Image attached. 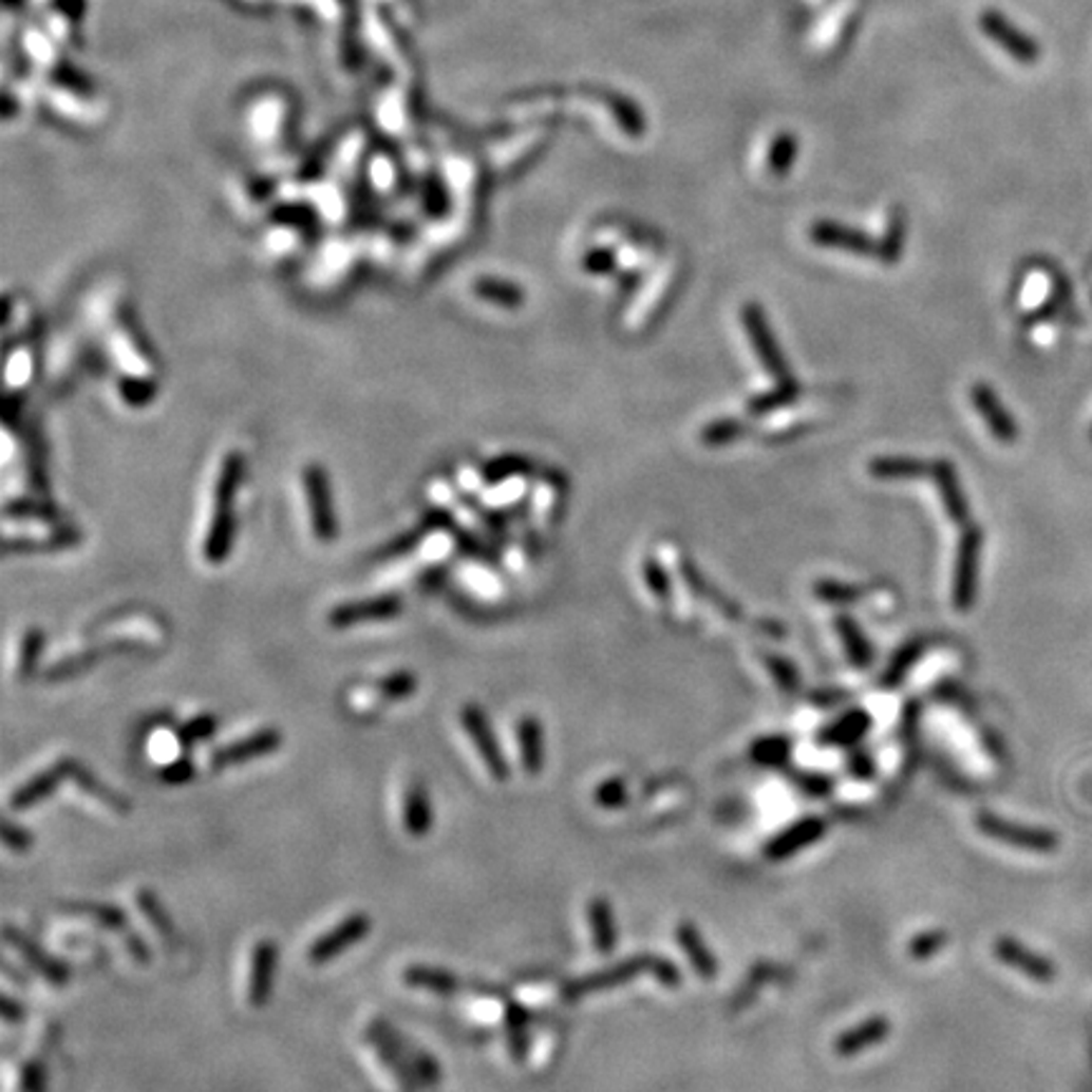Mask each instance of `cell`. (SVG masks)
I'll return each instance as SVG.
<instances>
[{"label":"cell","mask_w":1092,"mask_h":1092,"mask_svg":"<svg viewBox=\"0 0 1092 1092\" xmlns=\"http://www.w3.org/2000/svg\"><path fill=\"white\" fill-rule=\"evenodd\" d=\"M243 466L246 464H243L241 455L228 453L221 466V473H218L213 513H210L208 534H205L203 546V554L210 564L223 562L230 554V544H233V496L236 486L241 484Z\"/></svg>","instance_id":"obj_1"},{"label":"cell","mask_w":1092,"mask_h":1092,"mask_svg":"<svg viewBox=\"0 0 1092 1092\" xmlns=\"http://www.w3.org/2000/svg\"><path fill=\"white\" fill-rule=\"evenodd\" d=\"M741 321L743 330H747L751 344H754L756 357H759L761 368L774 377L776 382L792 380V372H789L787 357H784L779 342H776L772 326H769L767 314L756 301H749L741 309Z\"/></svg>","instance_id":"obj_2"},{"label":"cell","mask_w":1092,"mask_h":1092,"mask_svg":"<svg viewBox=\"0 0 1092 1092\" xmlns=\"http://www.w3.org/2000/svg\"><path fill=\"white\" fill-rule=\"evenodd\" d=\"M460 723H464L466 734L471 736L475 751H478L481 761L486 764V772L493 782H509L511 769L509 761H506L504 751L498 747V738L493 734V726L488 721L484 709L475 703H468L460 709Z\"/></svg>","instance_id":"obj_3"},{"label":"cell","mask_w":1092,"mask_h":1092,"mask_svg":"<svg viewBox=\"0 0 1092 1092\" xmlns=\"http://www.w3.org/2000/svg\"><path fill=\"white\" fill-rule=\"evenodd\" d=\"M976 827H979L981 834H986V837L999 840V843L1004 845L1021 847V850L1030 852H1052L1057 847L1055 832L1042 830V827L1019 825V822H1010L992 812L976 814Z\"/></svg>","instance_id":"obj_4"},{"label":"cell","mask_w":1092,"mask_h":1092,"mask_svg":"<svg viewBox=\"0 0 1092 1092\" xmlns=\"http://www.w3.org/2000/svg\"><path fill=\"white\" fill-rule=\"evenodd\" d=\"M301 484H304L306 504H309L314 536L319 542H332L337 536V516H334L330 475L319 464H309L301 471Z\"/></svg>","instance_id":"obj_5"},{"label":"cell","mask_w":1092,"mask_h":1092,"mask_svg":"<svg viewBox=\"0 0 1092 1092\" xmlns=\"http://www.w3.org/2000/svg\"><path fill=\"white\" fill-rule=\"evenodd\" d=\"M979 557H981V531L976 526H966L959 539L954 569V607L959 613H968L976 602V584H979Z\"/></svg>","instance_id":"obj_6"},{"label":"cell","mask_w":1092,"mask_h":1092,"mask_svg":"<svg viewBox=\"0 0 1092 1092\" xmlns=\"http://www.w3.org/2000/svg\"><path fill=\"white\" fill-rule=\"evenodd\" d=\"M653 959L655 956H633V959H625L620 963H615V966L609 968H600V972L589 974V976H582V979H575L569 981L567 986H564L562 997L567 1001H575L580 997H587V994H597V992H605V989H613V986H620V984H627V981L638 979V976L642 974H651L653 972Z\"/></svg>","instance_id":"obj_7"},{"label":"cell","mask_w":1092,"mask_h":1092,"mask_svg":"<svg viewBox=\"0 0 1092 1092\" xmlns=\"http://www.w3.org/2000/svg\"><path fill=\"white\" fill-rule=\"evenodd\" d=\"M372 928V918L368 914H352L346 916L344 921H339L330 934L319 936L317 941L309 946V961L314 966H321V963H330L342 956L346 948H352L355 943L368 938Z\"/></svg>","instance_id":"obj_8"},{"label":"cell","mask_w":1092,"mask_h":1092,"mask_svg":"<svg viewBox=\"0 0 1092 1092\" xmlns=\"http://www.w3.org/2000/svg\"><path fill=\"white\" fill-rule=\"evenodd\" d=\"M400 613H402L400 597L377 595V597H368V600L337 605L330 615H326V622H330L332 627L344 629V627H355V625H359V622L395 620Z\"/></svg>","instance_id":"obj_9"},{"label":"cell","mask_w":1092,"mask_h":1092,"mask_svg":"<svg viewBox=\"0 0 1092 1092\" xmlns=\"http://www.w3.org/2000/svg\"><path fill=\"white\" fill-rule=\"evenodd\" d=\"M281 743H284L281 731H276L268 726V729L256 731V734H250L246 738H238V741L228 743V747L215 749L213 756H210V767L228 769V767H236V764L261 759V756H268V754H274V751H279Z\"/></svg>","instance_id":"obj_10"},{"label":"cell","mask_w":1092,"mask_h":1092,"mask_svg":"<svg viewBox=\"0 0 1092 1092\" xmlns=\"http://www.w3.org/2000/svg\"><path fill=\"white\" fill-rule=\"evenodd\" d=\"M21 519V516H18ZM79 534L74 529H63L49 522H29L21 519V524L5 526V544L8 549H59V546L74 544Z\"/></svg>","instance_id":"obj_11"},{"label":"cell","mask_w":1092,"mask_h":1092,"mask_svg":"<svg viewBox=\"0 0 1092 1092\" xmlns=\"http://www.w3.org/2000/svg\"><path fill=\"white\" fill-rule=\"evenodd\" d=\"M276 961H279V946L271 941V938H263L253 946V956H250V974H248V1004L253 1010H261V1006L268 1004L274 992V976H276Z\"/></svg>","instance_id":"obj_12"},{"label":"cell","mask_w":1092,"mask_h":1092,"mask_svg":"<svg viewBox=\"0 0 1092 1092\" xmlns=\"http://www.w3.org/2000/svg\"><path fill=\"white\" fill-rule=\"evenodd\" d=\"M809 238H812L820 248L845 250V253H855V256L878 253V243L872 241L870 236H865L863 230H858V228L840 226V223H834V221H817L812 228H809Z\"/></svg>","instance_id":"obj_13"},{"label":"cell","mask_w":1092,"mask_h":1092,"mask_svg":"<svg viewBox=\"0 0 1092 1092\" xmlns=\"http://www.w3.org/2000/svg\"><path fill=\"white\" fill-rule=\"evenodd\" d=\"M825 830H827L825 822H822L820 817L799 820L796 825L787 827V830L776 834L772 843L764 847V858L774 860V863H779V860H787V858H794L796 852H802L805 847L814 845L817 840H822Z\"/></svg>","instance_id":"obj_14"},{"label":"cell","mask_w":1092,"mask_h":1092,"mask_svg":"<svg viewBox=\"0 0 1092 1092\" xmlns=\"http://www.w3.org/2000/svg\"><path fill=\"white\" fill-rule=\"evenodd\" d=\"M69 767H72V759H61V761H56L54 767H49L46 772H38L36 776H31L29 782L21 784V787L13 792L11 809H16V812H25V809L36 807L38 802L49 799V796L59 789V784L63 779H69Z\"/></svg>","instance_id":"obj_15"},{"label":"cell","mask_w":1092,"mask_h":1092,"mask_svg":"<svg viewBox=\"0 0 1092 1092\" xmlns=\"http://www.w3.org/2000/svg\"><path fill=\"white\" fill-rule=\"evenodd\" d=\"M930 475H934V481H936L938 496H941V504H943V511H946V516L954 524H959L966 529L968 504H966V496H963V491H961V481H959V473H956L954 464H950V460H943V458L936 460V464H930Z\"/></svg>","instance_id":"obj_16"},{"label":"cell","mask_w":1092,"mask_h":1092,"mask_svg":"<svg viewBox=\"0 0 1092 1092\" xmlns=\"http://www.w3.org/2000/svg\"><path fill=\"white\" fill-rule=\"evenodd\" d=\"M892 1030V1024L885 1017H880V1014H876V1017H867L860 1021V1024L850 1027V1030H845L843 1034H840L837 1039H834V1052H837V1057H858L863 1055L865 1050H870V1047H876L883 1042V1039H888V1034Z\"/></svg>","instance_id":"obj_17"},{"label":"cell","mask_w":1092,"mask_h":1092,"mask_svg":"<svg viewBox=\"0 0 1092 1092\" xmlns=\"http://www.w3.org/2000/svg\"><path fill=\"white\" fill-rule=\"evenodd\" d=\"M994 950H997V959L1001 963H1006V966L1017 968L1019 974L1030 976V979L1034 981H1052L1055 979V966H1052L1050 961L1042 959L1039 954H1034V950H1030L1024 946V943H1019L1017 938H999L997 946H994Z\"/></svg>","instance_id":"obj_18"},{"label":"cell","mask_w":1092,"mask_h":1092,"mask_svg":"<svg viewBox=\"0 0 1092 1092\" xmlns=\"http://www.w3.org/2000/svg\"><path fill=\"white\" fill-rule=\"evenodd\" d=\"M972 400H974L976 413L984 417V422L994 433V438L1001 443H1012L1014 438H1017V422H1014V417L1006 413L1004 404H1001V400L997 397V392L989 388L986 382L974 384Z\"/></svg>","instance_id":"obj_19"},{"label":"cell","mask_w":1092,"mask_h":1092,"mask_svg":"<svg viewBox=\"0 0 1092 1092\" xmlns=\"http://www.w3.org/2000/svg\"><path fill=\"white\" fill-rule=\"evenodd\" d=\"M981 25H984L986 34L992 36L1001 49L1010 51L1014 59H1019L1021 63L1037 61V56H1039L1037 43H1034L1030 36L1021 34L1019 29H1014V25L1006 21L1004 16H999V13H984Z\"/></svg>","instance_id":"obj_20"},{"label":"cell","mask_w":1092,"mask_h":1092,"mask_svg":"<svg viewBox=\"0 0 1092 1092\" xmlns=\"http://www.w3.org/2000/svg\"><path fill=\"white\" fill-rule=\"evenodd\" d=\"M516 741H519V759H522L524 772L529 776H539L544 769V726L536 716L526 713L516 723Z\"/></svg>","instance_id":"obj_21"},{"label":"cell","mask_w":1092,"mask_h":1092,"mask_svg":"<svg viewBox=\"0 0 1092 1092\" xmlns=\"http://www.w3.org/2000/svg\"><path fill=\"white\" fill-rule=\"evenodd\" d=\"M5 941H8L11 946L16 948L18 954H21L23 959L36 968L38 974L46 976L51 984H67V981H69V966H63V963H59L56 959H51L49 954H43V950L38 948L29 936L21 934V930L5 928Z\"/></svg>","instance_id":"obj_22"},{"label":"cell","mask_w":1092,"mask_h":1092,"mask_svg":"<svg viewBox=\"0 0 1092 1092\" xmlns=\"http://www.w3.org/2000/svg\"><path fill=\"white\" fill-rule=\"evenodd\" d=\"M402 825L410 837H426L433 827V805H430L428 789L420 782H413L404 792Z\"/></svg>","instance_id":"obj_23"},{"label":"cell","mask_w":1092,"mask_h":1092,"mask_svg":"<svg viewBox=\"0 0 1092 1092\" xmlns=\"http://www.w3.org/2000/svg\"><path fill=\"white\" fill-rule=\"evenodd\" d=\"M678 943L680 948L685 950V956H689L691 966L696 968V974L701 976V979L705 981H713L718 976V961L716 956L711 954V948L705 946L701 930H698L696 923L691 921H683L678 926Z\"/></svg>","instance_id":"obj_24"},{"label":"cell","mask_w":1092,"mask_h":1092,"mask_svg":"<svg viewBox=\"0 0 1092 1092\" xmlns=\"http://www.w3.org/2000/svg\"><path fill=\"white\" fill-rule=\"evenodd\" d=\"M587 918L589 926H592V941L595 948L600 950L602 956H609L618 946V921H615L613 903L607 898H592L587 905Z\"/></svg>","instance_id":"obj_25"},{"label":"cell","mask_w":1092,"mask_h":1092,"mask_svg":"<svg viewBox=\"0 0 1092 1092\" xmlns=\"http://www.w3.org/2000/svg\"><path fill=\"white\" fill-rule=\"evenodd\" d=\"M402 981L413 989H422V992L438 994V997H453L460 989L458 976L448 968H435V966H422V963H413L402 972Z\"/></svg>","instance_id":"obj_26"},{"label":"cell","mask_w":1092,"mask_h":1092,"mask_svg":"<svg viewBox=\"0 0 1092 1092\" xmlns=\"http://www.w3.org/2000/svg\"><path fill=\"white\" fill-rule=\"evenodd\" d=\"M870 723V713L863 709H852L847 711L845 716H840L832 726H827L820 738L822 743H832V747H852V743L860 741V738L867 734Z\"/></svg>","instance_id":"obj_27"},{"label":"cell","mask_w":1092,"mask_h":1092,"mask_svg":"<svg viewBox=\"0 0 1092 1092\" xmlns=\"http://www.w3.org/2000/svg\"><path fill=\"white\" fill-rule=\"evenodd\" d=\"M867 471L880 481H905L930 473V464L921 458H910V455H880L867 464Z\"/></svg>","instance_id":"obj_28"},{"label":"cell","mask_w":1092,"mask_h":1092,"mask_svg":"<svg viewBox=\"0 0 1092 1092\" xmlns=\"http://www.w3.org/2000/svg\"><path fill=\"white\" fill-rule=\"evenodd\" d=\"M69 779L79 784L83 792L92 794L94 799L105 802V805L112 809V812H117V814L130 812V802H127L125 796H119L117 792H112V789H109L107 784H101L92 772H89L87 767H83V764H79L76 759H72V767H69Z\"/></svg>","instance_id":"obj_29"},{"label":"cell","mask_w":1092,"mask_h":1092,"mask_svg":"<svg viewBox=\"0 0 1092 1092\" xmlns=\"http://www.w3.org/2000/svg\"><path fill=\"white\" fill-rule=\"evenodd\" d=\"M834 627H837L840 640H843L847 658L855 663V667L870 665L872 663V645L867 642L865 633L860 629L858 622L852 618H847V615H840V618L834 620Z\"/></svg>","instance_id":"obj_30"},{"label":"cell","mask_w":1092,"mask_h":1092,"mask_svg":"<svg viewBox=\"0 0 1092 1092\" xmlns=\"http://www.w3.org/2000/svg\"><path fill=\"white\" fill-rule=\"evenodd\" d=\"M473 291L478 294L484 301H491V304L504 306V309H519L524 304V291L516 284L504 279H493V276H486V279H475Z\"/></svg>","instance_id":"obj_31"},{"label":"cell","mask_w":1092,"mask_h":1092,"mask_svg":"<svg viewBox=\"0 0 1092 1092\" xmlns=\"http://www.w3.org/2000/svg\"><path fill=\"white\" fill-rule=\"evenodd\" d=\"M504 1019L511 1057L516 1059V1062H524L526 1055H529V1034H526V1030H529V1014L519 1004H509L504 1012Z\"/></svg>","instance_id":"obj_32"},{"label":"cell","mask_w":1092,"mask_h":1092,"mask_svg":"<svg viewBox=\"0 0 1092 1092\" xmlns=\"http://www.w3.org/2000/svg\"><path fill=\"white\" fill-rule=\"evenodd\" d=\"M923 653H926V645H923V640L905 642L901 651H898L890 658L888 671H885V676H883L885 689H896V685L901 683V680L908 676L910 671H914V665L923 658Z\"/></svg>","instance_id":"obj_33"},{"label":"cell","mask_w":1092,"mask_h":1092,"mask_svg":"<svg viewBox=\"0 0 1092 1092\" xmlns=\"http://www.w3.org/2000/svg\"><path fill=\"white\" fill-rule=\"evenodd\" d=\"M796 397H799V384H796V380L792 377V380H784V382H776L774 390L764 392V395L754 397L747 404V413L759 417V415H767L772 413V410H779L784 408V404H792Z\"/></svg>","instance_id":"obj_34"},{"label":"cell","mask_w":1092,"mask_h":1092,"mask_svg":"<svg viewBox=\"0 0 1092 1092\" xmlns=\"http://www.w3.org/2000/svg\"><path fill=\"white\" fill-rule=\"evenodd\" d=\"M372 691H375V696L380 698V701L397 703V701H404V698H410L417 691V678H415V673H410V671H397V673H390V676L377 680V683L372 685Z\"/></svg>","instance_id":"obj_35"},{"label":"cell","mask_w":1092,"mask_h":1092,"mask_svg":"<svg viewBox=\"0 0 1092 1092\" xmlns=\"http://www.w3.org/2000/svg\"><path fill=\"white\" fill-rule=\"evenodd\" d=\"M137 905H139V910H143V916L147 918V923H150V926L155 928L159 936H163V938L175 936V923H172V918L167 916L165 905L159 903V898L155 896V890H150V888L139 890L137 892Z\"/></svg>","instance_id":"obj_36"},{"label":"cell","mask_w":1092,"mask_h":1092,"mask_svg":"<svg viewBox=\"0 0 1092 1092\" xmlns=\"http://www.w3.org/2000/svg\"><path fill=\"white\" fill-rule=\"evenodd\" d=\"M747 433V426L743 420H736V417H721V420H713L701 430V443L709 448H723L729 443H734Z\"/></svg>","instance_id":"obj_37"},{"label":"cell","mask_w":1092,"mask_h":1092,"mask_svg":"<svg viewBox=\"0 0 1092 1092\" xmlns=\"http://www.w3.org/2000/svg\"><path fill=\"white\" fill-rule=\"evenodd\" d=\"M680 571H683V577H685V580H689V584H691L693 592L701 595V597H705V600L716 602L718 609H721L723 615H729V618H734V620L738 618V607L734 605V602L726 600V597H723L721 592H716V589H713L711 584L703 580L701 571H698L696 567H693V562H683V564H680Z\"/></svg>","instance_id":"obj_38"},{"label":"cell","mask_w":1092,"mask_h":1092,"mask_svg":"<svg viewBox=\"0 0 1092 1092\" xmlns=\"http://www.w3.org/2000/svg\"><path fill=\"white\" fill-rule=\"evenodd\" d=\"M67 910H72V914H79V916H87V918H94L96 923H101V926L109 928V930L127 928V916L121 914L119 908H114V905H107V903H72V905H67Z\"/></svg>","instance_id":"obj_39"},{"label":"cell","mask_w":1092,"mask_h":1092,"mask_svg":"<svg viewBox=\"0 0 1092 1092\" xmlns=\"http://www.w3.org/2000/svg\"><path fill=\"white\" fill-rule=\"evenodd\" d=\"M903 238H905V223L901 213H892L888 221V228H885L883 241L878 243V256L885 266H896L898 259L903 253Z\"/></svg>","instance_id":"obj_40"},{"label":"cell","mask_w":1092,"mask_h":1092,"mask_svg":"<svg viewBox=\"0 0 1092 1092\" xmlns=\"http://www.w3.org/2000/svg\"><path fill=\"white\" fill-rule=\"evenodd\" d=\"M948 941H950V936L943 928L923 930V934H918L908 941V956L916 961L934 959L936 954H941L943 946H946Z\"/></svg>","instance_id":"obj_41"},{"label":"cell","mask_w":1092,"mask_h":1092,"mask_svg":"<svg viewBox=\"0 0 1092 1092\" xmlns=\"http://www.w3.org/2000/svg\"><path fill=\"white\" fill-rule=\"evenodd\" d=\"M814 595H817L822 602H830V605L843 607V605H852V602H858L860 597L865 595V589L858 587V584L820 580L817 584H814Z\"/></svg>","instance_id":"obj_42"},{"label":"cell","mask_w":1092,"mask_h":1092,"mask_svg":"<svg viewBox=\"0 0 1092 1092\" xmlns=\"http://www.w3.org/2000/svg\"><path fill=\"white\" fill-rule=\"evenodd\" d=\"M789 749H792V743L784 736H767L751 747V756H754V761L764 764V767H772V764L787 761Z\"/></svg>","instance_id":"obj_43"},{"label":"cell","mask_w":1092,"mask_h":1092,"mask_svg":"<svg viewBox=\"0 0 1092 1092\" xmlns=\"http://www.w3.org/2000/svg\"><path fill=\"white\" fill-rule=\"evenodd\" d=\"M31 377H34V357H31L29 350H18L16 355L8 357V368H5L8 388L21 390L23 384H29Z\"/></svg>","instance_id":"obj_44"},{"label":"cell","mask_w":1092,"mask_h":1092,"mask_svg":"<svg viewBox=\"0 0 1092 1092\" xmlns=\"http://www.w3.org/2000/svg\"><path fill=\"white\" fill-rule=\"evenodd\" d=\"M767 667L772 673L774 683L779 685L784 693H796L799 691V673H796L794 663H789L782 655H767Z\"/></svg>","instance_id":"obj_45"},{"label":"cell","mask_w":1092,"mask_h":1092,"mask_svg":"<svg viewBox=\"0 0 1092 1092\" xmlns=\"http://www.w3.org/2000/svg\"><path fill=\"white\" fill-rule=\"evenodd\" d=\"M484 471H486V478L491 481V484H496V481L516 478V475L529 473V460L519 458V455H506V458H498V460H493V464L484 466Z\"/></svg>","instance_id":"obj_46"},{"label":"cell","mask_w":1092,"mask_h":1092,"mask_svg":"<svg viewBox=\"0 0 1092 1092\" xmlns=\"http://www.w3.org/2000/svg\"><path fill=\"white\" fill-rule=\"evenodd\" d=\"M43 651V635L38 629H29L21 645V660H18V676H31L36 671L38 658Z\"/></svg>","instance_id":"obj_47"},{"label":"cell","mask_w":1092,"mask_h":1092,"mask_svg":"<svg viewBox=\"0 0 1092 1092\" xmlns=\"http://www.w3.org/2000/svg\"><path fill=\"white\" fill-rule=\"evenodd\" d=\"M215 716L210 713H203V716H195L180 729V741H183L185 749H190L195 741H203V738H210L215 734Z\"/></svg>","instance_id":"obj_48"},{"label":"cell","mask_w":1092,"mask_h":1092,"mask_svg":"<svg viewBox=\"0 0 1092 1092\" xmlns=\"http://www.w3.org/2000/svg\"><path fill=\"white\" fill-rule=\"evenodd\" d=\"M642 577H645L647 589H651L658 600H671V577L660 567V562L645 559V562H642Z\"/></svg>","instance_id":"obj_49"},{"label":"cell","mask_w":1092,"mask_h":1092,"mask_svg":"<svg viewBox=\"0 0 1092 1092\" xmlns=\"http://www.w3.org/2000/svg\"><path fill=\"white\" fill-rule=\"evenodd\" d=\"M595 802L605 809H618L627 802V789L625 782L620 776H613V779H605L600 787L595 789Z\"/></svg>","instance_id":"obj_50"},{"label":"cell","mask_w":1092,"mask_h":1092,"mask_svg":"<svg viewBox=\"0 0 1092 1092\" xmlns=\"http://www.w3.org/2000/svg\"><path fill=\"white\" fill-rule=\"evenodd\" d=\"M794 152H796V145L792 137H779L776 139V145L772 147V155H769V167L776 172V175H784V172L789 170L794 163Z\"/></svg>","instance_id":"obj_51"},{"label":"cell","mask_w":1092,"mask_h":1092,"mask_svg":"<svg viewBox=\"0 0 1092 1092\" xmlns=\"http://www.w3.org/2000/svg\"><path fill=\"white\" fill-rule=\"evenodd\" d=\"M3 843H5V847H8L11 852H18V855H23V852H29L31 845H34V837H31V832L25 830V827H18V825H13V822H5V825H3Z\"/></svg>","instance_id":"obj_52"},{"label":"cell","mask_w":1092,"mask_h":1092,"mask_svg":"<svg viewBox=\"0 0 1092 1092\" xmlns=\"http://www.w3.org/2000/svg\"><path fill=\"white\" fill-rule=\"evenodd\" d=\"M584 271L589 274H609L615 271V253L607 248H595L592 253L584 256Z\"/></svg>","instance_id":"obj_53"},{"label":"cell","mask_w":1092,"mask_h":1092,"mask_svg":"<svg viewBox=\"0 0 1092 1092\" xmlns=\"http://www.w3.org/2000/svg\"><path fill=\"white\" fill-rule=\"evenodd\" d=\"M192 774H195V769H192V761L190 759H177V761H172L170 767H165L163 772H159V779L175 787V784L190 782Z\"/></svg>","instance_id":"obj_54"},{"label":"cell","mask_w":1092,"mask_h":1092,"mask_svg":"<svg viewBox=\"0 0 1092 1092\" xmlns=\"http://www.w3.org/2000/svg\"><path fill=\"white\" fill-rule=\"evenodd\" d=\"M651 974L663 986H678L680 984V972H678L676 963L667 961V959H660V956H655V959H653V972Z\"/></svg>","instance_id":"obj_55"},{"label":"cell","mask_w":1092,"mask_h":1092,"mask_svg":"<svg viewBox=\"0 0 1092 1092\" xmlns=\"http://www.w3.org/2000/svg\"><path fill=\"white\" fill-rule=\"evenodd\" d=\"M23 1092H46V1075L38 1065H25L23 1070Z\"/></svg>","instance_id":"obj_56"},{"label":"cell","mask_w":1092,"mask_h":1092,"mask_svg":"<svg viewBox=\"0 0 1092 1092\" xmlns=\"http://www.w3.org/2000/svg\"><path fill=\"white\" fill-rule=\"evenodd\" d=\"M415 1075L426 1082H438L440 1080V1068L430 1055H417L415 1057Z\"/></svg>","instance_id":"obj_57"},{"label":"cell","mask_w":1092,"mask_h":1092,"mask_svg":"<svg viewBox=\"0 0 1092 1092\" xmlns=\"http://www.w3.org/2000/svg\"><path fill=\"white\" fill-rule=\"evenodd\" d=\"M127 950H130L134 961H139V963L150 961V948H147V943L143 941V938H137L134 934H127Z\"/></svg>","instance_id":"obj_58"},{"label":"cell","mask_w":1092,"mask_h":1092,"mask_svg":"<svg viewBox=\"0 0 1092 1092\" xmlns=\"http://www.w3.org/2000/svg\"><path fill=\"white\" fill-rule=\"evenodd\" d=\"M3 1019L11 1021V1024H16V1021H23L25 1019V1010L23 1004H16L8 994L3 997Z\"/></svg>","instance_id":"obj_59"}]
</instances>
